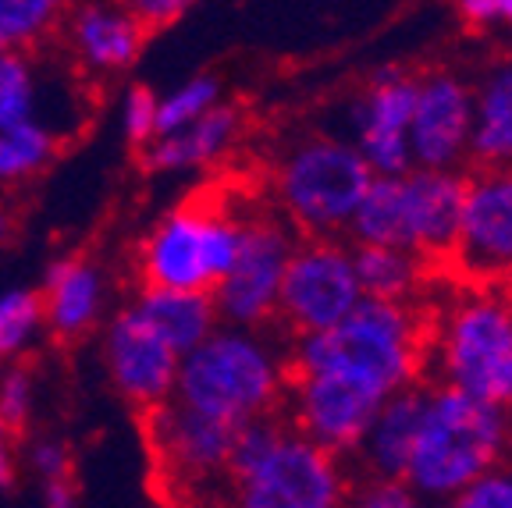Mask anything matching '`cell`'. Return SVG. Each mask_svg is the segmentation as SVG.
Returning a JSON list of instances; mask_svg holds the SVG:
<instances>
[{
  "instance_id": "11",
  "label": "cell",
  "mask_w": 512,
  "mask_h": 508,
  "mask_svg": "<svg viewBox=\"0 0 512 508\" xmlns=\"http://www.w3.org/2000/svg\"><path fill=\"white\" fill-rule=\"evenodd\" d=\"M363 302L356 267H352V246L345 239H299L296 253L288 260L281 278L278 317L292 342L324 334L352 317Z\"/></svg>"
},
{
  "instance_id": "29",
  "label": "cell",
  "mask_w": 512,
  "mask_h": 508,
  "mask_svg": "<svg viewBox=\"0 0 512 508\" xmlns=\"http://www.w3.org/2000/svg\"><path fill=\"white\" fill-rule=\"evenodd\" d=\"M434 508H512V462L491 469L488 477H480L463 494Z\"/></svg>"
},
{
  "instance_id": "35",
  "label": "cell",
  "mask_w": 512,
  "mask_h": 508,
  "mask_svg": "<svg viewBox=\"0 0 512 508\" xmlns=\"http://www.w3.org/2000/svg\"><path fill=\"white\" fill-rule=\"evenodd\" d=\"M15 484V430L0 423V491Z\"/></svg>"
},
{
  "instance_id": "19",
  "label": "cell",
  "mask_w": 512,
  "mask_h": 508,
  "mask_svg": "<svg viewBox=\"0 0 512 508\" xmlns=\"http://www.w3.org/2000/svg\"><path fill=\"white\" fill-rule=\"evenodd\" d=\"M424 388L427 384L399 391L377 409L363 441L352 452L360 480H392V484L406 480L416 434H420V416H424Z\"/></svg>"
},
{
  "instance_id": "1",
  "label": "cell",
  "mask_w": 512,
  "mask_h": 508,
  "mask_svg": "<svg viewBox=\"0 0 512 508\" xmlns=\"http://www.w3.org/2000/svg\"><path fill=\"white\" fill-rule=\"evenodd\" d=\"M427 306L363 299L349 320L288 345V374H317L384 405L424 384Z\"/></svg>"
},
{
  "instance_id": "26",
  "label": "cell",
  "mask_w": 512,
  "mask_h": 508,
  "mask_svg": "<svg viewBox=\"0 0 512 508\" xmlns=\"http://www.w3.org/2000/svg\"><path fill=\"white\" fill-rule=\"evenodd\" d=\"M224 100V86L217 75L196 72L175 86L171 93H164L157 100V139L160 135H175L182 128H189L192 121H200L203 114H210Z\"/></svg>"
},
{
  "instance_id": "25",
  "label": "cell",
  "mask_w": 512,
  "mask_h": 508,
  "mask_svg": "<svg viewBox=\"0 0 512 508\" xmlns=\"http://www.w3.org/2000/svg\"><path fill=\"white\" fill-rule=\"evenodd\" d=\"M43 331L47 324H43L40 288L0 292V363H18Z\"/></svg>"
},
{
  "instance_id": "12",
  "label": "cell",
  "mask_w": 512,
  "mask_h": 508,
  "mask_svg": "<svg viewBox=\"0 0 512 508\" xmlns=\"http://www.w3.org/2000/svg\"><path fill=\"white\" fill-rule=\"evenodd\" d=\"M416 75L406 68H381L352 93L345 143L360 153L374 178H395L413 171L409 121H413Z\"/></svg>"
},
{
  "instance_id": "5",
  "label": "cell",
  "mask_w": 512,
  "mask_h": 508,
  "mask_svg": "<svg viewBox=\"0 0 512 508\" xmlns=\"http://www.w3.org/2000/svg\"><path fill=\"white\" fill-rule=\"evenodd\" d=\"M427 370L441 388L512 416V299L463 288L427 313Z\"/></svg>"
},
{
  "instance_id": "8",
  "label": "cell",
  "mask_w": 512,
  "mask_h": 508,
  "mask_svg": "<svg viewBox=\"0 0 512 508\" xmlns=\"http://www.w3.org/2000/svg\"><path fill=\"white\" fill-rule=\"evenodd\" d=\"M242 214L192 199L168 210L139 246V281L160 292L210 295L239 256Z\"/></svg>"
},
{
  "instance_id": "3",
  "label": "cell",
  "mask_w": 512,
  "mask_h": 508,
  "mask_svg": "<svg viewBox=\"0 0 512 508\" xmlns=\"http://www.w3.org/2000/svg\"><path fill=\"white\" fill-rule=\"evenodd\" d=\"M288 395V349L267 331L217 327L207 342L178 359L175 395L182 409L228 427L278 416Z\"/></svg>"
},
{
  "instance_id": "4",
  "label": "cell",
  "mask_w": 512,
  "mask_h": 508,
  "mask_svg": "<svg viewBox=\"0 0 512 508\" xmlns=\"http://www.w3.org/2000/svg\"><path fill=\"white\" fill-rule=\"evenodd\" d=\"M512 455V416L441 384L424 388V416L402 484L427 508L463 494Z\"/></svg>"
},
{
  "instance_id": "10",
  "label": "cell",
  "mask_w": 512,
  "mask_h": 508,
  "mask_svg": "<svg viewBox=\"0 0 512 508\" xmlns=\"http://www.w3.org/2000/svg\"><path fill=\"white\" fill-rule=\"evenodd\" d=\"M299 246V235L281 214H242L239 256L221 285L210 292L224 327L267 331L278 317L281 278Z\"/></svg>"
},
{
  "instance_id": "21",
  "label": "cell",
  "mask_w": 512,
  "mask_h": 508,
  "mask_svg": "<svg viewBox=\"0 0 512 508\" xmlns=\"http://www.w3.org/2000/svg\"><path fill=\"white\" fill-rule=\"evenodd\" d=\"M242 135V107L239 104H221L210 114H203L200 121H192L189 128L175 135H160L139 153L146 171L153 175H185V171H203V167L217 164L221 157H228Z\"/></svg>"
},
{
  "instance_id": "32",
  "label": "cell",
  "mask_w": 512,
  "mask_h": 508,
  "mask_svg": "<svg viewBox=\"0 0 512 508\" xmlns=\"http://www.w3.org/2000/svg\"><path fill=\"white\" fill-rule=\"evenodd\" d=\"M25 459H29L32 473H36L43 484L72 477V448L64 445V441H57V437H40V441H32Z\"/></svg>"
},
{
  "instance_id": "33",
  "label": "cell",
  "mask_w": 512,
  "mask_h": 508,
  "mask_svg": "<svg viewBox=\"0 0 512 508\" xmlns=\"http://www.w3.org/2000/svg\"><path fill=\"white\" fill-rule=\"evenodd\" d=\"M128 11H132V18L139 22V29H143L146 36H153L157 29L175 25L178 18L189 11V4H182V0H136V4H128Z\"/></svg>"
},
{
  "instance_id": "13",
  "label": "cell",
  "mask_w": 512,
  "mask_h": 508,
  "mask_svg": "<svg viewBox=\"0 0 512 508\" xmlns=\"http://www.w3.org/2000/svg\"><path fill=\"white\" fill-rule=\"evenodd\" d=\"M473 139V89L470 75L456 68H427L416 75L409 157L420 171L463 175Z\"/></svg>"
},
{
  "instance_id": "2",
  "label": "cell",
  "mask_w": 512,
  "mask_h": 508,
  "mask_svg": "<svg viewBox=\"0 0 512 508\" xmlns=\"http://www.w3.org/2000/svg\"><path fill=\"white\" fill-rule=\"evenodd\" d=\"M352 477L345 462L306 441L278 416L235 430L228 469L210 508H342Z\"/></svg>"
},
{
  "instance_id": "31",
  "label": "cell",
  "mask_w": 512,
  "mask_h": 508,
  "mask_svg": "<svg viewBox=\"0 0 512 508\" xmlns=\"http://www.w3.org/2000/svg\"><path fill=\"white\" fill-rule=\"evenodd\" d=\"M456 15L466 29L512 43V0H463L456 4Z\"/></svg>"
},
{
  "instance_id": "28",
  "label": "cell",
  "mask_w": 512,
  "mask_h": 508,
  "mask_svg": "<svg viewBox=\"0 0 512 508\" xmlns=\"http://www.w3.org/2000/svg\"><path fill=\"white\" fill-rule=\"evenodd\" d=\"M157 100L160 96L150 86H128L121 100V128L139 153L157 139Z\"/></svg>"
},
{
  "instance_id": "27",
  "label": "cell",
  "mask_w": 512,
  "mask_h": 508,
  "mask_svg": "<svg viewBox=\"0 0 512 508\" xmlns=\"http://www.w3.org/2000/svg\"><path fill=\"white\" fill-rule=\"evenodd\" d=\"M32 402H36V384L29 366L8 363L0 370V423L8 430H22L32 416Z\"/></svg>"
},
{
  "instance_id": "22",
  "label": "cell",
  "mask_w": 512,
  "mask_h": 508,
  "mask_svg": "<svg viewBox=\"0 0 512 508\" xmlns=\"http://www.w3.org/2000/svg\"><path fill=\"white\" fill-rule=\"evenodd\" d=\"M352 267H356L363 299L392 302V306H427L434 270L431 263L399 253V249L352 246Z\"/></svg>"
},
{
  "instance_id": "9",
  "label": "cell",
  "mask_w": 512,
  "mask_h": 508,
  "mask_svg": "<svg viewBox=\"0 0 512 508\" xmlns=\"http://www.w3.org/2000/svg\"><path fill=\"white\" fill-rule=\"evenodd\" d=\"M36 54H0V189L32 182L61 153L68 128L50 111Z\"/></svg>"
},
{
  "instance_id": "30",
  "label": "cell",
  "mask_w": 512,
  "mask_h": 508,
  "mask_svg": "<svg viewBox=\"0 0 512 508\" xmlns=\"http://www.w3.org/2000/svg\"><path fill=\"white\" fill-rule=\"evenodd\" d=\"M342 508H427L406 484L392 480H352Z\"/></svg>"
},
{
  "instance_id": "17",
  "label": "cell",
  "mask_w": 512,
  "mask_h": 508,
  "mask_svg": "<svg viewBox=\"0 0 512 508\" xmlns=\"http://www.w3.org/2000/svg\"><path fill=\"white\" fill-rule=\"evenodd\" d=\"M61 29L75 61L96 75L128 72L143 54V43L150 40L128 4H82L64 11Z\"/></svg>"
},
{
  "instance_id": "34",
  "label": "cell",
  "mask_w": 512,
  "mask_h": 508,
  "mask_svg": "<svg viewBox=\"0 0 512 508\" xmlns=\"http://www.w3.org/2000/svg\"><path fill=\"white\" fill-rule=\"evenodd\" d=\"M43 508H79V491H75V480H50L43 484Z\"/></svg>"
},
{
  "instance_id": "16",
  "label": "cell",
  "mask_w": 512,
  "mask_h": 508,
  "mask_svg": "<svg viewBox=\"0 0 512 508\" xmlns=\"http://www.w3.org/2000/svg\"><path fill=\"white\" fill-rule=\"evenodd\" d=\"M146 416H150V445L160 459V469L178 484L192 487L196 494L207 491L210 501V494L224 480L239 427H228V423L182 409L178 402L160 405Z\"/></svg>"
},
{
  "instance_id": "18",
  "label": "cell",
  "mask_w": 512,
  "mask_h": 508,
  "mask_svg": "<svg viewBox=\"0 0 512 508\" xmlns=\"http://www.w3.org/2000/svg\"><path fill=\"white\" fill-rule=\"evenodd\" d=\"M43 324L61 342H75L89 334L107 306V278L96 263L82 256H61L43 270Z\"/></svg>"
},
{
  "instance_id": "6",
  "label": "cell",
  "mask_w": 512,
  "mask_h": 508,
  "mask_svg": "<svg viewBox=\"0 0 512 508\" xmlns=\"http://www.w3.org/2000/svg\"><path fill=\"white\" fill-rule=\"evenodd\" d=\"M466 196V171H406L395 178H374L352 217L345 242L349 246L399 249L424 263L452 256Z\"/></svg>"
},
{
  "instance_id": "14",
  "label": "cell",
  "mask_w": 512,
  "mask_h": 508,
  "mask_svg": "<svg viewBox=\"0 0 512 508\" xmlns=\"http://www.w3.org/2000/svg\"><path fill=\"white\" fill-rule=\"evenodd\" d=\"M178 352L157 334V327L128 302L104 324V366L114 391L143 413L168 405L175 395Z\"/></svg>"
},
{
  "instance_id": "7",
  "label": "cell",
  "mask_w": 512,
  "mask_h": 508,
  "mask_svg": "<svg viewBox=\"0 0 512 508\" xmlns=\"http://www.w3.org/2000/svg\"><path fill=\"white\" fill-rule=\"evenodd\" d=\"M370 167L342 135H303L274 164L278 214L299 239H345L367 196Z\"/></svg>"
},
{
  "instance_id": "15",
  "label": "cell",
  "mask_w": 512,
  "mask_h": 508,
  "mask_svg": "<svg viewBox=\"0 0 512 508\" xmlns=\"http://www.w3.org/2000/svg\"><path fill=\"white\" fill-rule=\"evenodd\" d=\"M448 260L477 281L512 274V171L466 175L463 217Z\"/></svg>"
},
{
  "instance_id": "24",
  "label": "cell",
  "mask_w": 512,
  "mask_h": 508,
  "mask_svg": "<svg viewBox=\"0 0 512 508\" xmlns=\"http://www.w3.org/2000/svg\"><path fill=\"white\" fill-rule=\"evenodd\" d=\"M64 22L57 0H0V54H32Z\"/></svg>"
},
{
  "instance_id": "23",
  "label": "cell",
  "mask_w": 512,
  "mask_h": 508,
  "mask_svg": "<svg viewBox=\"0 0 512 508\" xmlns=\"http://www.w3.org/2000/svg\"><path fill=\"white\" fill-rule=\"evenodd\" d=\"M139 313L157 327V334L178 356L203 345L210 334L221 327V317L214 310V299L203 292H160V288H143L132 299Z\"/></svg>"
},
{
  "instance_id": "36",
  "label": "cell",
  "mask_w": 512,
  "mask_h": 508,
  "mask_svg": "<svg viewBox=\"0 0 512 508\" xmlns=\"http://www.w3.org/2000/svg\"><path fill=\"white\" fill-rule=\"evenodd\" d=\"M15 228H18V217H15V210L0 199V249L8 246L11 239H15Z\"/></svg>"
},
{
  "instance_id": "20",
  "label": "cell",
  "mask_w": 512,
  "mask_h": 508,
  "mask_svg": "<svg viewBox=\"0 0 512 508\" xmlns=\"http://www.w3.org/2000/svg\"><path fill=\"white\" fill-rule=\"evenodd\" d=\"M470 89V160L477 171H512V50L491 57L470 79Z\"/></svg>"
}]
</instances>
